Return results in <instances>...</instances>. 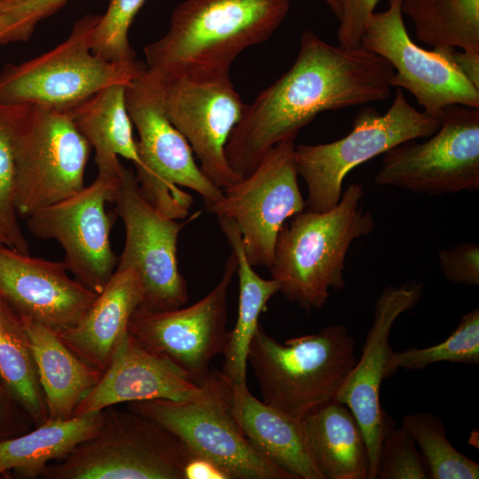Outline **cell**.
I'll list each match as a JSON object with an SVG mask.
<instances>
[{"label": "cell", "instance_id": "obj_1", "mask_svg": "<svg viewBox=\"0 0 479 479\" xmlns=\"http://www.w3.org/2000/svg\"><path fill=\"white\" fill-rule=\"evenodd\" d=\"M394 69L363 45H333L312 30L302 33L291 67L246 104L225 146L230 167L248 176L264 154L318 114L386 100Z\"/></svg>", "mask_w": 479, "mask_h": 479}, {"label": "cell", "instance_id": "obj_2", "mask_svg": "<svg viewBox=\"0 0 479 479\" xmlns=\"http://www.w3.org/2000/svg\"><path fill=\"white\" fill-rule=\"evenodd\" d=\"M289 10V0H185L167 33L145 46V69L158 78L229 75L236 57L267 41Z\"/></svg>", "mask_w": 479, "mask_h": 479}, {"label": "cell", "instance_id": "obj_3", "mask_svg": "<svg viewBox=\"0 0 479 479\" xmlns=\"http://www.w3.org/2000/svg\"><path fill=\"white\" fill-rule=\"evenodd\" d=\"M364 190L351 184L338 204L326 212L304 209L286 222L279 232L269 268L279 292L307 312L321 309L330 290L345 286V259L352 242L374 228L364 211Z\"/></svg>", "mask_w": 479, "mask_h": 479}, {"label": "cell", "instance_id": "obj_4", "mask_svg": "<svg viewBox=\"0 0 479 479\" xmlns=\"http://www.w3.org/2000/svg\"><path fill=\"white\" fill-rule=\"evenodd\" d=\"M356 341L337 324L287 340L284 343L259 326L247 362L253 368L263 402L302 421L336 400L356 364Z\"/></svg>", "mask_w": 479, "mask_h": 479}, {"label": "cell", "instance_id": "obj_5", "mask_svg": "<svg viewBox=\"0 0 479 479\" xmlns=\"http://www.w3.org/2000/svg\"><path fill=\"white\" fill-rule=\"evenodd\" d=\"M129 115L138 132L136 179L143 197L173 219H185L196 192L206 207L224 197L223 190L201 171L185 137L166 116L155 87L145 70L125 87Z\"/></svg>", "mask_w": 479, "mask_h": 479}, {"label": "cell", "instance_id": "obj_6", "mask_svg": "<svg viewBox=\"0 0 479 479\" xmlns=\"http://www.w3.org/2000/svg\"><path fill=\"white\" fill-rule=\"evenodd\" d=\"M100 15L78 20L61 43L29 60L0 71V103L34 104L70 110L100 90L128 84L145 65L111 61L93 52L92 35Z\"/></svg>", "mask_w": 479, "mask_h": 479}, {"label": "cell", "instance_id": "obj_7", "mask_svg": "<svg viewBox=\"0 0 479 479\" xmlns=\"http://www.w3.org/2000/svg\"><path fill=\"white\" fill-rule=\"evenodd\" d=\"M91 439L48 465L44 479H185L193 456L177 436L139 413L110 406Z\"/></svg>", "mask_w": 479, "mask_h": 479}, {"label": "cell", "instance_id": "obj_8", "mask_svg": "<svg viewBox=\"0 0 479 479\" xmlns=\"http://www.w3.org/2000/svg\"><path fill=\"white\" fill-rule=\"evenodd\" d=\"M439 127L438 118L415 109L402 89L396 88L392 105L384 114L364 107L347 136L326 144L295 145L296 171L308 188L305 209H332L341 199L349 171L399 144L432 136Z\"/></svg>", "mask_w": 479, "mask_h": 479}, {"label": "cell", "instance_id": "obj_9", "mask_svg": "<svg viewBox=\"0 0 479 479\" xmlns=\"http://www.w3.org/2000/svg\"><path fill=\"white\" fill-rule=\"evenodd\" d=\"M127 408L168 429L229 479H294L247 439L233 412V389L222 371L214 370L209 391L200 399H151L128 403Z\"/></svg>", "mask_w": 479, "mask_h": 479}, {"label": "cell", "instance_id": "obj_10", "mask_svg": "<svg viewBox=\"0 0 479 479\" xmlns=\"http://www.w3.org/2000/svg\"><path fill=\"white\" fill-rule=\"evenodd\" d=\"M91 146L69 110L27 104L15 137V207L27 217L84 187Z\"/></svg>", "mask_w": 479, "mask_h": 479}, {"label": "cell", "instance_id": "obj_11", "mask_svg": "<svg viewBox=\"0 0 479 479\" xmlns=\"http://www.w3.org/2000/svg\"><path fill=\"white\" fill-rule=\"evenodd\" d=\"M440 127L423 143L414 140L383 153L378 185L440 195L479 189V108L445 107Z\"/></svg>", "mask_w": 479, "mask_h": 479}, {"label": "cell", "instance_id": "obj_12", "mask_svg": "<svg viewBox=\"0 0 479 479\" xmlns=\"http://www.w3.org/2000/svg\"><path fill=\"white\" fill-rule=\"evenodd\" d=\"M295 139L276 144L248 176L223 190L221 200L206 207L236 224L253 266L271 267L279 231L305 209L294 162Z\"/></svg>", "mask_w": 479, "mask_h": 479}, {"label": "cell", "instance_id": "obj_13", "mask_svg": "<svg viewBox=\"0 0 479 479\" xmlns=\"http://www.w3.org/2000/svg\"><path fill=\"white\" fill-rule=\"evenodd\" d=\"M114 202L125 229L116 268L137 271L142 285L139 308L165 311L182 307L189 294L178 269L177 240L181 230L200 211L183 223L165 216L143 197L134 172L124 166Z\"/></svg>", "mask_w": 479, "mask_h": 479}, {"label": "cell", "instance_id": "obj_14", "mask_svg": "<svg viewBox=\"0 0 479 479\" xmlns=\"http://www.w3.org/2000/svg\"><path fill=\"white\" fill-rule=\"evenodd\" d=\"M120 177L121 173H98L90 185L27 217L30 233L58 241L69 273L97 294L117 267L110 240L114 217L107 212L106 204L114 202Z\"/></svg>", "mask_w": 479, "mask_h": 479}, {"label": "cell", "instance_id": "obj_15", "mask_svg": "<svg viewBox=\"0 0 479 479\" xmlns=\"http://www.w3.org/2000/svg\"><path fill=\"white\" fill-rule=\"evenodd\" d=\"M237 265L236 255L232 250L217 285L188 307L165 311L138 307L130 320V334L192 381L203 384L212 372V359L224 354L227 346L228 291Z\"/></svg>", "mask_w": 479, "mask_h": 479}, {"label": "cell", "instance_id": "obj_16", "mask_svg": "<svg viewBox=\"0 0 479 479\" xmlns=\"http://www.w3.org/2000/svg\"><path fill=\"white\" fill-rule=\"evenodd\" d=\"M145 73L166 116L189 143L203 174L222 190L240 182L243 177L230 167L224 151L246 104L230 75L194 81Z\"/></svg>", "mask_w": 479, "mask_h": 479}, {"label": "cell", "instance_id": "obj_17", "mask_svg": "<svg viewBox=\"0 0 479 479\" xmlns=\"http://www.w3.org/2000/svg\"><path fill=\"white\" fill-rule=\"evenodd\" d=\"M403 16L402 0H389L385 11L372 14L361 40V45L393 67L391 86L407 90L423 112L438 119L452 105L479 108V89L439 49L427 51L417 45Z\"/></svg>", "mask_w": 479, "mask_h": 479}, {"label": "cell", "instance_id": "obj_18", "mask_svg": "<svg viewBox=\"0 0 479 479\" xmlns=\"http://www.w3.org/2000/svg\"><path fill=\"white\" fill-rule=\"evenodd\" d=\"M422 292L423 283L412 282L389 286L381 293L361 356L336 397L351 411L364 435L369 458L368 479H376L381 443L389 427L381 406L380 390L388 378V363L393 351L390 331L400 315L418 304Z\"/></svg>", "mask_w": 479, "mask_h": 479}, {"label": "cell", "instance_id": "obj_19", "mask_svg": "<svg viewBox=\"0 0 479 479\" xmlns=\"http://www.w3.org/2000/svg\"><path fill=\"white\" fill-rule=\"evenodd\" d=\"M69 274L63 261L0 244V300L21 318L58 334L74 327L98 295Z\"/></svg>", "mask_w": 479, "mask_h": 479}, {"label": "cell", "instance_id": "obj_20", "mask_svg": "<svg viewBox=\"0 0 479 479\" xmlns=\"http://www.w3.org/2000/svg\"><path fill=\"white\" fill-rule=\"evenodd\" d=\"M214 370L203 384L143 347L129 332L118 342L107 368L77 406L75 415L99 412L122 403L151 399L196 400L210 388Z\"/></svg>", "mask_w": 479, "mask_h": 479}, {"label": "cell", "instance_id": "obj_21", "mask_svg": "<svg viewBox=\"0 0 479 479\" xmlns=\"http://www.w3.org/2000/svg\"><path fill=\"white\" fill-rule=\"evenodd\" d=\"M141 301L137 271L116 268L81 320L59 336L80 358L104 372Z\"/></svg>", "mask_w": 479, "mask_h": 479}, {"label": "cell", "instance_id": "obj_22", "mask_svg": "<svg viewBox=\"0 0 479 479\" xmlns=\"http://www.w3.org/2000/svg\"><path fill=\"white\" fill-rule=\"evenodd\" d=\"M21 320L34 353L48 419L72 418L103 372L75 355L51 329L32 320Z\"/></svg>", "mask_w": 479, "mask_h": 479}, {"label": "cell", "instance_id": "obj_23", "mask_svg": "<svg viewBox=\"0 0 479 479\" xmlns=\"http://www.w3.org/2000/svg\"><path fill=\"white\" fill-rule=\"evenodd\" d=\"M221 230L235 253L239 276L238 316L224 352L222 373L230 382L235 398L248 390L247 364L251 342L259 327V318L267 310L270 299L279 292V283L261 278L249 263L236 224L230 218L217 216Z\"/></svg>", "mask_w": 479, "mask_h": 479}, {"label": "cell", "instance_id": "obj_24", "mask_svg": "<svg viewBox=\"0 0 479 479\" xmlns=\"http://www.w3.org/2000/svg\"><path fill=\"white\" fill-rule=\"evenodd\" d=\"M104 423V411L48 419L17 436L0 440V477H41L52 461L68 456L78 445L94 437Z\"/></svg>", "mask_w": 479, "mask_h": 479}, {"label": "cell", "instance_id": "obj_25", "mask_svg": "<svg viewBox=\"0 0 479 479\" xmlns=\"http://www.w3.org/2000/svg\"><path fill=\"white\" fill-rule=\"evenodd\" d=\"M234 415L249 443L294 479H325L310 453L301 421L255 397H233Z\"/></svg>", "mask_w": 479, "mask_h": 479}, {"label": "cell", "instance_id": "obj_26", "mask_svg": "<svg viewBox=\"0 0 479 479\" xmlns=\"http://www.w3.org/2000/svg\"><path fill=\"white\" fill-rule=\"evenodd\" d=\"M301 423L312 458L325 479H368L366 444L348 406L334 400Z\"/></svg>", "mask_w": 479, "mask_h": 479}, {"label": "cell", "instance_id": "obj_27", "mask_svg": "<svg viewBox=\"0 0 479 479\" xmlns=\"http://www.w3.org/2000/svg\"><path fill=\"white\" fill-rule=\"evenodd\" d=\"M126 85L106 86L69 110L79 131L95 150L98 173L120 175L123 165L119 156L130 161L133 166L139 162L126 106Z\"/></svg>", "mask_w": 479, "mask_h": 479}, {"label": "cell", "instance_id": "obj_28", "mask_svg": "<svg viewBox=\"0 0 479 479\" xmlns=\"http://www.w3.org/2000/svg\"><path fill=\"white\" fill-rule=\"evenodd\" d=\"M0 376L35 427L48 420L39 374L23 322L0 300Z\"/></svg>", "mask_w": 479, "mask_h": 479}, {"label": "cell", "instance_id": "obj_29", "mask_svg": "<svg viewBox=\"0 0 479 479\" xmlns=\"http://www.w3.org/2000/svg\"><path fill=\"white\" fill-rule=\"evenodd\" d=\"M402 12L420 42L479 51V0H402Z\"/></svg>", "mask_w": 479, "mask_h": 479}, {"label": "cell", "instance_id": "obj_30", "mask_svg": "<svg viewBox=\"0 0 479 479\" xmlns=\"http://www.w3.org/2000/svg\"><path fill=\"white\" fill-rule=\"evenodd\" d=\"M404 427L412 436L432 479H478L479 464L459 452L446 436L442 420L429 412L405 415Z\"/></svg>", "mask_w": 479, "mask_h": 479}, {"label": "cell", "instance_id": "obj_31", "mask_svg": "<svg viewBox=\"0 0 479 479\" xmlns=\"http://www.w3.org/2000/svg\"><path fill=\"white\" fill-rule=\"evenodd\" d=\"M441 362L479 365L478 308L463 315L444 341L429 347H412L398 352L393 350L388 363V378L398 369L421 370Z\"/></svg>", "mask_w": 479, "mask_h": 479}, {"label": "cell", "instance_id": "obj_32", "mask_svg": "<svg viewBox=\"0 0 479 479\" xmlns=\"http://www.w3.org/2000/svg\"><path fill=\"white\" fill-rule=\"evenodd\" d=\"M27 105L0 103V232L8 240L10 247L29 254L15 207V137Z\"/></svg>", "mask_w": 479, "mask_h": 479}, {"label": "cell", "instance_id": "obj_33", "mask_svg": "<svg viewBox=\"0 0 479 479\" xmlns=\"http://www.w3.org/2000/svg\"><path fill=\"white\" fill-rule=\"evenodd\" d=\"M146 0H110L106 12L100 15L92 35L94 53L111 61L135 59L129 42L130 27Z\"/></svg>", "mask_w": 479, "mask_h": 479}, {"label": "cell", "instance_id": "obj_34", "mask_svg": "<svg viewBox=\"0 0 479 479\" xmlns=\"http://www.w3.org/2000/svg\"><path fill=\"white\" fill-rule=\"evenodd\" d=\"M423 458L410 433L404 428H388L383 437L376 479H428Z\"/></svg>", "mask_w": 479, "mask_h": 479}, {"label": "cell", "instance_id": "obj_35", "mask_svg": "<svg viewBox=\"0 0 479 479\" xmlns=\"http://www.w3.org/2000/svg\"><path fill=\"white\" fill-rule=\"evenodd\" d=\"M444 277L454 284L477 287L479 285V245L463 242L443 248L437 255Z\"/></svg>", "mask_w": 479, "mask_h": 479}, {"label": "cell", "instance_id": "obj_36", "mask_svg": "<svg viewBox=\"0 0 479 479\" xmlns=\"http://www.w3.org/2000/svg\"><path fill=\"white\" fill-rule=\"evenodd\" d=\"M380 0H334L333 12L339 20L337 39L340 45H361L366 23Z\"/></svg>", "mask_w": 479, "mask_h": 479}, {"label": "cell", "instance_id": "obj_37", "mask_svg": "<svg viewBox=\"0 0 479 479\" xmlns=\"http://www.w3.org/2000/svg\"><path fill=\"white\" fill-rule=\"evenodd\" d=\"M34 427L32 420L0 376V440L20 436Z\"/></svg>", "mask_w": 479, "mask_h": 479}, {"label": "cell", "instance_id": "obj_38", "mask_svg": "<svg viewBox=\"0 0 479 479\" xmlns=\"http://www.w3.org/2000/svg\"><path fill=\"white\" fill-rule=\"evenodd\" d=\"M35 26L27 17L0 4V45L27 40Z\"/></svg>", "mask_w": 479, "mask_h": 479}, {"label": "cell", "instance_id": "obj_39", "mask_svg": "<svg viewBox=\"0 0 479 479\" xmlns=\"http://www.w3.org/2000/svg\"><path fill=\"white\" fill-rule=\"evenodd\" d=\"M68 0H6L1 5L13 10L36 24L53 14Z\"/></svg>", "mask_w": 479, "mask_h": 479}, {"label": "cell", "instance_id": "obj_40", "mask_svg": "<svg viewBox=\"0 0 479 479\" xmlns=\"http://www.w3.org/2000/svg\"><path fill=\"white\" fill-rule=\"evenodd\" d=\"M456 68L477 89H479V51L457 50L452 47H438Z\"/></svg>", "mask_w": 479, "mask_h": 479}, {"label": "cell", "instance_id": "obj_41", "mask_svg": "<svg viewBox=\"0 0 479 479\" xmlns=\"http://www.w3.org/2000/svg\"><path fill=\"white\" fill-rule=\"evenodd\" d=\"M185 479H229L227 475L212 461L193 455L184 468Z\"/></svg>", "mask_w": 479, "mask_h": 479}, {"label": "cell", "instance_id": "obj_42", "mask_svg": "<svg viewBox=\"0 0 479 479\" xmlns=\"http://www.w3.org/2000/svg\"><path fill=\"white\" fill-rule=\"evenodd\" d=\"M0 244H4V245H6L8 247H10V244L8 242V240H6V238L0 232Z\"/></svg>", "mask_w": 479, "mask_h": 479}, {"label": "cell", "instance_id": "obj_43", "mask_svg": "<svg viewBox=\"0 0 479 479\" xmlns=\"http://www.w3.org/2000/svg\"><path fill=\"white\" fill-rule=\"evenodd\" d=\"M326 4L331 8V10L333 11L334 9V0H324Z\"/></svg>", "mask_w": 479, "mask_h": 479}, {"label": "cell", "instance_id": "obj_44", "mask_svg": "<svg viewBox=\"0 0 479 479\" xmlns=\"http://www.w3.org/2000/svg\"><path fill=\"white\" fill-rule=\"evenodd\" d=\"M5 1H6V0H0V4L4 3V2H5Z\"/></svg>", "mask_w": 479, "mask_h": 479}]
</instances>
